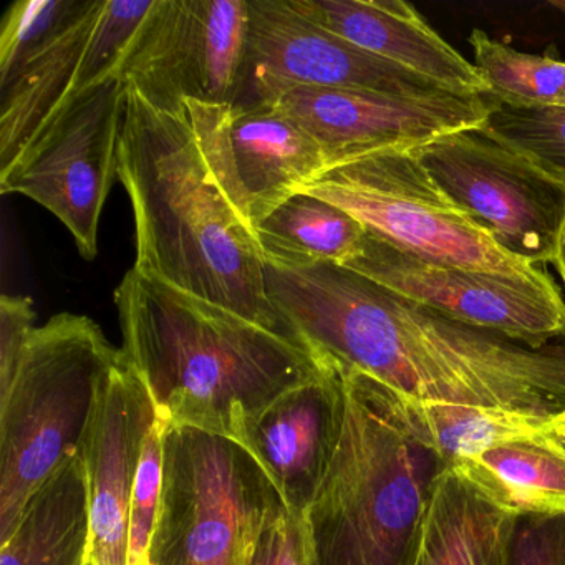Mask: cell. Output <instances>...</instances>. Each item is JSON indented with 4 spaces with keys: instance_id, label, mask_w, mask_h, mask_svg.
Masks as SVG:
<instances>
[{
    "instance_id": "cell-29",
    "label": "cell",
    "mask_w": 565,
    "mask_h": 565,
    "mask_svg": "<svg viewBox=\"0 0 565 565\" xmlns=\"http://www.w3.org/2000/svg\"><path fill=\"white\" fill-rule=\"evenodd\" d=\"M505 565H565V512L514 514Z\"/></svg>"
},
{
    "instance_id": "cell-19",
    "label": "cell",
    "mask_w": 565,
    "mask_h": 565,
    "mask_svg": "<svg viewBox=\"0 0 565 565\" xmlns=\"http://www.w3.org/2000/svg\"><path fill=\"white\" fill-rule=\"evenodd\" d=\"M90 552L87 471L84 458H77L25 504L14 531L0 544V565H87Z\"/></svg>"
},
{
    "instance_id": "cell-6",
    "label": "cell",
    "mask_w": 565,
    "mask_h": 565,
    "mask_svg": "<svg viewBox=\"0 0 565 565\" xmlns=\"http://www.w3.org/2000/svg\"><path fill=\"white\" fill-rule=\"evenodd\" d=\"M154 565H250L264 529L287 509L256 456L234 439L164 425Z\"/></svg>"
},
{
    "instance_id": "cell-25",
    "label": "cell",
    "mask_w": 565,
    "mask_h": 565,
    "mask_svg": "<svg viewBox=\"0 0 565 565\" xmlns=\"http://www.w3.org/2000/svg\"><path fill=\"white\" fill-rule=\"evenodd\" d=\"M95 0H19L6 12L0 32V84L61 41Z\"/></svg>"
},
{
    "instance_id": "cell-5",
    "label": "cell",
    "mask_w": 565,
    "mask_h": 565,
    "mask_svg": "<svg viewBox=\"0 0 565 565\" xmlns=\"http://www.w3.org/2000/svg\"><path fill=\"white\" fill-rule=\"evenodd\" d=\"M121 349L97 322L57 313L35 327L0 396V544L32 495L84 456Z\"/></svg>"
},
{
    "instance_id": "cell-8",
    "label": "cell",
    "mask_w": 565,
    "mask_h": 565,
    "mask_svg": "<svg viewBox=\"0 0 565 565\" xmlns=\"http://www.w3.org/2000/svg\"><path fill=\"white\" fill-rule=\"evenodd\" d=\"M127 92L124 77L78 92L0 171V193L22 194L51 211L88 260L97 257L98 224L118 180Z\"/></svg>"
},
{
    "instance_id": "cell-18",
    "label": "cell",
    "mask_w": 565,
    "mask_h": 565,
    "mask_svg": "<svg viewBox=\"0 0 565 565\" xmlns=\"http://www.w3.org/2000/svg\"><path fill=\"white\" fill-rule=\"evenodd\" d=\"M102 6L104 0H95L61 41L0 84V171L11 167L49 120L82 92V65Z\"/></svg>"
},
{
    "instance_id": "cell-21",
    "label": "cell",
    "mask_w": 565,
    "mask_h": 565,
    "mask_svg": "<svg viewBox=\"0 0 565 565\" xmlns=\"http://www.w3.org/2000/svg\"><path fill=\"white\" fill-rule=\"evenodd\" d=\"M451 471L512 514L565 512V452L544 433L495 446Z\"/></svg>"
},
{
    "instance_id": "cell-20",
    "label": "cell",
    "mask_w": 565,
    "mask_h": 565,
    "mask_svg": "<svg viewBox=\"0 0 565 565\" xmlns=\"http://www.w3.org/2000/svg\"><path fill=\"white\" fill-rule=\"evenodd\" d=\"M514 514L458 472L436 482L415 565H505Z\"/></svg>"
},
{
    "instance_id": "cell-31",
    "label": "cell",
    "mask_w": 565,
    "mask_h": 565,
    "mask_svg": "<svg viewBox=\"0 0 565 565\" xmlns=\"http://www.w3.org/2000/svg\"><path fill=\"white\" fill-rule=\"evenodd\" d=\"M250 565H310L306 518L289 508L260 534Z\"/></svg>"
},
{
    "instance_id": "cell-4",
    "label": "cell",
    "mask_w": 565,
    "mask_h": 565,
    "mask_svg": "<svg viewBox=\"0 0 565 565\" xmlns=\"http://www.w3.org/2000/svg\"><path fill=\"white\" fill-rule=\"evenodd\" d=\"M345 382L342 439L303 515L310 565H415L445 465L413 435L395 390L356 369Z\"/></svg>"
},
{
    "instance_id": "cell-26",
    "label": "cell",
    "mask_w": 565,
    "mask_h": 565,
    "mask_svg": "<svg viewBox=\"0 0 565 565\" xmlns=\"http://www.w3.org/2000/svg\"><path fill=\"white\" fill-rule=\"evenodd\" d=\"M484 127L548 177L565 183V107H512L498 102Z\"/></svg>"
},
{
    "instance_id": "cell-36",
    "label": "cell",
    "mask_w": 565,
    "mask_h": 565,
    "mask_svg": "<svg viewBox=\"0 0 565 565\" xmlns=\"http://www.w3.org/2000/svg\"><path fill=\"white\" fill-rule=\"evenodd\" d=\"M87 565H95L94 562H92V558H90V561H88Z\"/></svg>"
},
{
    "instance_id": "cell-7",
    "label": "cell",
    "mask_w": 565,
    "mask_h": 565,
    "mask_svg": "<svg viewBox=\"0 0 565 565\" xmlns=\"http://www.w3.org/2000/svg\"><path fill=\"white\" fill-rule=\"evenodd\" d=\"M303 193L342 207L366 233L429 263L499 274L535 267L502 250L412 151H382L330 168Z\"/></svg>"
},
{
    "instance_id": "cell-33",
    "label": "cell",
    "mask_w": 565,
    "mask_h": 565,
    "mask_svg": "<svg viewBox=\"0 0 565 565\" xmlns=\"http://www.w3.org/2000/svg\"><path fill=\"white\" fill-rule=\"evenodd\" d=\"M552 264H554L555 269H557L565 289V231L564 236H562L561 244H558L557 256H555L554 263Z\"/></svg>"
},
{
    "instance_id": "cell-12",
    "label": "cell",
    "mask_w": 565,
    "mask_h": 565,
    "mask_svg": "<svg viewBox=\"0 0 565 565\" xmlns=\"http://www.w3.org/2000/svg\"><path fill=\"white\" fill-rule=\"evenodd\" d=\"M183 111L211 174L253 230L329 170L319 145L277 105L184 102Z\"/></svg>"
},
{
    "instance_id": "cell-32",
    "label": "cell",
    "mask_w": 565,
    "mask_h": 565,
    "mask_svg": "<svg viewBox=\"0 0 565 565\" xmlns=\"http://www.w3.org/2000/svg\"><path fill=\"white\" fill-rule=\"evenodd\" d=\"M542 433L548 441L554 443L558 449L565 452V412L548 419Z\"/></svg>"
},
{
    "instance_id": "cell-34",
    "label": "cell",
    "mask_w": 565,
    "mask_h": 565,
    "mask_svg": "<svg viewBox=\"0 0 565 565\" xmlns=\"http://www.w3.org/2000/svg\"><path fill=\"white\" fill-rule=\"evenodd\" d=\"M128 565H154L151 562L150 555H145V557L134 558V561L128 562Z\"/></svg>"
},
{
    "instance_id": "cell-2",
    "label": "cell",
    "mask_w": 565,
    "mask_h": 565,
    "mask_svg": "<svg viewBox=\"0 0 565 565\" xmlns=\"http://www.w3.org/2000/svg\"><path fill=\"white\" fill-rule=\"evenodd\" d=\"M128 365L164 425L244 445L257 416L329 369L306 345L131 267L115 290Z\"/></svg>"
},
{
    "instance_id": "cell-13",
    "label": "cell",
    "mask_w": 565,
    "mask_h": 565,
    "mask_svg": "<svg viewBox=\"0 0 565 565\" xmlns=\"http://www.w3.org/2000/svg\"><path fill=\"white\" fill-rule=\"evenodd\" d=\"M249 11V77L241 102L274 104L299 87L402 98L451 94L307 21L287 0H253Z\"/></svg>"
},
{
    "instance_id": "cell-28",
    "label": "cell",
    "mask_w": 565,
    "mask_h": 565,
    "mask_svg": "<svg viewBox=\"0 0 565 565\" xmlns=\"http://www.w3.org/2000/svg\"><path fill=\"white\" fill-rule=\"evenodd\" d=\"M164 423L158 419L145 439L140 466L131 495L130 532H128V562L145 557L150 552L164 481Z\"/></svg>"
},
{
    "instance_id": "cell-3",
    "label": "cell",
    "mask_w": 565,
    "mask_h": 565,
    "mask_svg": "<svg viewBox=\"0 0 565 565\" xmlns=\"http://www.w3.org/2000/svg\"><path fill=\"white\" fill-rule=\"evenodd\" d=\"M118 180L137 223L135 269L290 337L267 297L256 233L211 174L183 110H157L128 87Z\"/></svg>"
},
{
    "instance_id": "cell-10",
    "label": "cell",
    "mask_w": 565,
    "mask_h": 565,
    "mask_svg": "<svg viewBox=\"0 0 565 565\" xmlns=\"http://www.w3.org/2000/svg\"><path fill=\"white\" fill-rule=\"evenodd\" d=\"M249 28L246 0H157L121 77L168 114L184 102L237 104L249 77Z\"/></svg>"
},
{
    "instance_id": "cell-22",
    "label": "cell",
    "mask_w": 565,
    "mask_h": 565,
    "mask_svg": "<svg viewBox=\"0 0 565 565\" xmlns=\"http://www.w3.org/2000/svg\"><path fill=\"white\" fill-rule=\"evenodd\" d=\"M254 233L266 263L289 267L345 266L366 236L352 214L307 193L289 198Z\"/></svg>"
},
{
    "instance_id": "cell-17",
    "label": "cell",
    "mask_w": 565,
    "mask_h": 565,
    "mask_svg": "<svg viewBox=\"0 0 565 565\" xmlns=\"http://www.w3.org/2000/svg\"><path fill=\"white\" fill-rule=\"evenodd\" d=\"M294 11L362 51L456 95H486L475 64L402 0H287Z\"/></svg>"
},
{
    "instance_id": "cell-9",
    "label": "cell",
    "mask_w": 565,
    "mask_h": 565,
    "mask_svg": "<svg viewBox=\"0 0 565 565\" xmlns=\"http://www.w3.org/2000/svg\"><path fill=\"white\" fill-rule=\"evenodd\" d=\"M412 153L502 250L529 266L554 263L565 231V183L484 125L443 135Z\"/></svg>"
},
{
    "instance_id": "cell-23",
    "label": "cell",
    "mask_w": 565,
    "mask_h": 565,
    "mask_svg": "<svg viewBox=\"0 0 565 565\" xmlns=\"http://www.w3.org/2000/svg\"><path fill=\"white\" fill-rule=\"evenodd\" d=\"M396 395L413 435L439 456L446 469L504 443L541 435L548 422L508 409L419 402Z\"/></svg>"
},
{
    "instance_id": "cell-16",
    "label": "cell",
    "mask_w": 565,
    "mask_h": 565,
    "mask_svg": "<svg viewBox=\"0 0 565 565\" xmlns=\"http://www.w3.org/2000/svg\"><path fill=\"white\" fill-rule=\"evenodd\" d=\"M347 418L345 369L284 393L247 431L246 446L279 489L287 508L306 515L335 458Z\"/></svg>"
},
{
    "instance_id": "cell-27",
    "label": "cell",
    "mask_w": 565,
    "mask_h": 565,
    "mask_svg": "<svg viewBox=\"0 0 565 565\" xmlns=\"http://www.w3.org/2000/svg\"><path fill=\"white\" fill-rule=\"evenodd\" d=\"M157 0H104L82 65V90L121 77L125 62Z\"/></svg>"
},
{
    "instance_id": "cell-15",
    "label": "cell",
    "mask_w": 565,
    "mask_h": 565,
    "mask_svg": "<svg viewBox=\"0 0 565 565\" xmlns=\"http://www.w3.org/2000/svg\"><path fill=\"white\" fill-rule=\"evenodd\" d=\"M157 423L153 398L121 352L82 456L95 565H128L135 479L145 439Z\"/></svg>"
},
{
    "instance_id": "cell-11",
    "label": "cell",
    "mask_w": 565,
    "mask_h": 565,
    "mask_svg": "<svg viewBox=\"0 0 565 565\" xmlns=\"http://www.w3.org/2000/svg\"><path fill=\"white\" fill-rule=\"evenodd\" d=\"M342 267L441 316L532 349L565 339L564 297L542 266L499 274L429 263L366 233L359 253Z\"/></svg>"
},
{
    "instance_id": "cell-24",
    "label": "cell",
    "mask_w": 565,
    "mask_h": 565,
    "mask_svg": "<svg viewBox=\"0 0 565 565\" xmlns=\"http://www.w3.org/2000/svg\"><path fill=\"white\" fill-rule=\"evenodd\" d=\"M475 67L489 94L512 107H565V62L552 55L525 54L484 31H472Z\"/></svg>"
},
{
    "instance_id": "cell-30",
    "label": "cell",
    "mask_w": 565,
    "mask_h": 565,
    "mask_svg": "<svg viewBox=\"0 0 565 565\" xmlns=\"http://www.w3.org/2000/svg\"><path fill=\"white\" fill-rule=\"evenodd\" d=\"M34 300L9 296L0 299V396L8 393L25 345L35 330Z\"/></svg>"
},
{
    "instance_id": "cell-35",
    "label": "cell",
    "mask_w": 565,
    "mask_h": 565,
    "mask_svg": "<svg viewBox=\"0 0 565 565\" xmlns=\"http://www.w3.org/2000/svg\"><path fill=\"white\" fill-rule=\"evenodd\" d=\"M548 6H551V8L557 9L558 12H562V14L565 15V0H551Z\"/></svg>"
},
{
    "instance_id": "cell-1",
    "label": "cell",
    "mask_w": 565,
    "mask_h": 565,
    "mask_svg": "<svg viewBox=\"0 0 565 565\" xmlns=\"http://www.w3.org/2000/svg\"><path fill=\"white\" fill-rule=\"evenodd\" d=\"M266 290L292 339L399 395L545 419L565 412V339L532 349L335 264L266 263Z\"/></svg>"
},
{
    "instance_id": "cell-14",
    "label": "cell",
    "mask_w": 565,
    "mask_h": 565,
    "mask_svg": "<svg viewBox=\"0 0 565 565\" xmlns=\"http://www.w3.org/2000/svg\"><path fill=\"white\" fill-rule=\"evenodd\" d=\"M491 94L402 98L362 90L299 87L274 105L322 150L329 170L382 151H413L443 135L484 125Z\"/></svg>"
}]
</instances>
